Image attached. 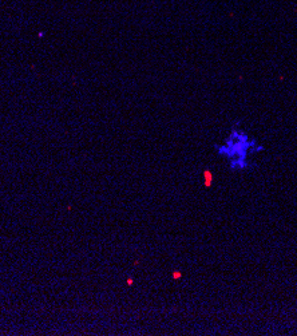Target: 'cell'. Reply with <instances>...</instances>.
I'll use <instances>...</instances> for the list:
<instances>
[{"label":"cell","mask_w":297,"mask_h":336,"mask_svg":"<svg viewBox=\"0 0 297 336\" xmlns=\"http://www.w3.org/2000/svg\"><path fill=\"white\" fill-rule=\"evenodd\" d=\"M216 149L221 157L229 159L233 170H244L250 166L248 155L262 151L264 146H261L256 138L250 137L245 129L233 126L224 142L217 145Z\"/></svg>","instance_id":"cell-1"},{"label":"cell","mask_w":297,"mask_h":336,"mask_svg":"<svg viewBox=\"0 0 297 336\" xmlns=\"http://www.w3.org/2000/svg\"><path fill=\"white\" fill-rule=\"evenodd\" d=\"M202 177H204V186L210 188L213 185V173L209 169H205L204 173H202Z\"/></svg>","instance_id":"cell-2"},{"label":"cell","mask_w":297,"mask_h":336,"mask_svg":"<svg viewBox=\"0 0 297 336\" xmlns=\"http://www.w3.org/2000/svg\"><path fill=\"white\" fill-rule=\"evenodd\" d=\"M182 277V272H179V271H174L171 273V279L173 280H178V279H181Z\"/></svg>","instance_id":"cell-3"},{"label":"cell","mask_w":297,"mask_h":336,"mask_svg":"<svg viewBox=\"0 0 297 336\" xmlns=\"http://www.w3.org/2000/svg\"><path fill=\"white\" fill-rule=\"evenodd\" d=\"M127 285H129V287L133 285V277H129V279H127Z\"/></svg>","instance_id":"cell-4"}]
</instances>
